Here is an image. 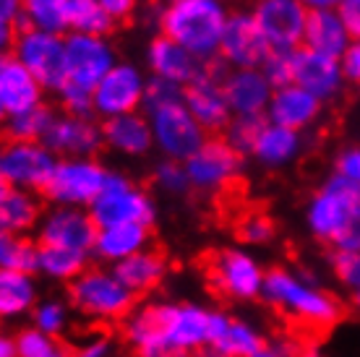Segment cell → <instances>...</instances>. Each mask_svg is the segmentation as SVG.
<instances>
[{"instance_id":"cell-1","label":"cell","mask_w":360,"mask_h":357,"mask_svg":"<svg viewBox=\"0 0 360 357\" xmlns=\"http://www.w3.org/2000/svg\"><path fill=\"white\" fill-rule=\"evenodd\" d=\"M212 318L214 308L196 300H149L123 321V342L136 357H198Z\"/></svg>"},{"instance_id":"cell-2","label":"cell","mask_w":360,"mask_h":357,"mask_svg":"<svg viewBox=\"0 0 360 357\" xmlns=\"http://www.w3.org/2000/svg\"><path fill=\"white\" fill-rule=\"evenodd\" d=\"M262 300L288 321L311 331H326L342 318V303L311 274L290 266L266 268Z\"/></svg>"},{"instance_id":"cell-3","label":"cell","mask_w":360,"mask_h":357,"mask_svg":"<svg viewBox=\"0 0 360 357\" xmlns=\"http://www.w3.org/2000/svg\"><path fill=\"white\" fill-rule=\"evenodd\" d=\"M233 11L225 0H170L157 11V34L186 47L201 63H212L219 55L222 34Z\"/></svg>"},{"instance_id":"cell-4","label":"cell","mask_w":360,"mask_h":357,"mask_svg":"<svg viewBox=\"0 0 360 357\" xmlns=\"http://www.w3.org/2000/svg\"><path fill=\"white\" fill-rule=\"evenodd\" d=\"M65 300L76 316L91 323H123L139 305V297L105 264L89 266L73 279L65 287Z\"/></svg>"},{"instance_id":"cell-5","label":"cell","mask_w":360,"mask_h":357,"mask_svg":"<svg viewBox=\"0 0 360 357\" xmlns=\"http://www.w3.org/2000/svg\"><path fill=\"white\" fill-rule=\"evenodd\" d=\"M89 214L97 227H112V224H146V227H152L157 219V201L136 180H131L123 172L110 170L105 188L91 201Z\"/></svg>"},{"instance_id":"cell-6","label":"cell","mask_w":360,"mask_h":357,"mask_svg":"<svg viewBox=\"0 0 360 357\" xmlns=\"http://www.w3.org/2000/svg\"><path fill=\"white\" fill-rule=\"evenodd\" d=\"M360 206V186L340 178L332 172L316 188L306 204V230L319 242L332 245L334 238L342 233L355 209Z\"/></svg>"},{"instance_id":"cell-7","label":"cell","mask_w":360,"mask_h":357,"mask_svg":"<svg viewBox=\"0 0 360 357\" xmlns=\"http://www.w3.org/2000/svg\"><path fill=\"white\" fill-rule=\"evenodd\" d=\"M266 266L245 248H222L209 261V285L219 297L233 303L262 300Z\"/></svg>"},{"instance_id":"cell-8","label":"cell","mask_w":360,"mask_h":357,"mask_svg":"<svg viewBox=\"0 0 360 357\" xmlns=\"http://www.w3.org/2000/svg\"><path fill=\"white\" fill-rule=\"evenodd\" d=\"M110 178L97 157H63L58 160L53 178L47 180L42 196L50 206H82L89 209Z\"/></svg>"},{"instance_id":"cell-9","label":"cell","mask_w":360,"mask_h":357,"mask_svg":"<svg viewBox=\"0 0 360 357\" xmlns=\"http://www.w3.org/2000/svg\"><path fill=\"white\" fill-rule=\"evenodd\" d=\"M117 60H120L117 47L110 37L68 32L65 34V79L60 86L94 94V86L108 76V71Z\"/></svg>"},{"instance_id":"cell-10","label":"cell","mask_w":360,"mask_h":357,"mask_svg":"<svg viewBox=\"0 0 360 357\" xmlns=\"http://www.w3.org/2000/svg\"><path fill=\"white\" fill-rule=\"evenodd\" d=\"M149 73L134 60H117L91 94V115L99 120L131 115L144 110Z\"/></svg>"},{"instance_id":"cell-11","label":"cell","mask_w":360,"mask_h":357,"mask_svg":"<svg viewBox=\"0 0 360 357\" xmlns=\"http://www.w3.org/2000/svg\"><path fill=\"white\" fill-rule=\"evenodd\" d=\"M11 58H16L50 94H55L65 79V34L18 27Z\"/></svg>"},{"instance_id":"cell-12","label":"cell","mask_w":360,"mask_h":357,"mask_svg":"<svg viewBox=\"0 0 360 357\" xmlns=\"http://www.w3.org/2000/svg\"><path fill=\"white\" fill-rule=\"evenodd\" d=\"M243 154H238L222 136H207V141L186 160L191 190L198 193H222L233 188L243 175Z\"/></svg>"},{"instance_id":"cell-13","label":"cell","mask_w":360,"mask_h":357,"mask_svg":"<svg viewBox=\"0 0 360 357\" xmlns=\"http://www.w3.org/2000/svg\"><path fill=\"white\" fill-rule=\"evenodd\" d=\"M146 117H149V125H152L154 149L162 154L165 160L186 162L209 136L196 123V117L188 112L183 99L149 110Z\"/></svg>"},{"instance_id":"cell-14","label":"cell","mask_w":360,"mask_h":357,"mask_svg":"<svg viewBox=\"0 0 360 357\" xmlns=\"http://www.w3.org/2000/svg\"><path fill=\"white\" fill-rule=\"evenodd\" d=\"M58 157L45 141H6L0 143V175L8 188L42 193L53 178Z\"/></svg>"},{"instance_id":"cell-15","label":"cell","mask_w":360,"mask_h":357,"mask_svg":"<svg viewBox=\"0 0 360 357\" xmlns=\"http://www.w3.org/2000/svg\"><path fill=\"white\" fill-rule=\"evenodd\" d=\"M225 65L219 60H212L204 65V71L196 81H191L188 86L183 89V102L196 123L207 131L209 136L225 131L227 123L233 120V110L227 105L225 97V86H222V79H225Z\"/></svg>"},{"instance_id":"cell-16","label":"cell","mask_w":360,"mask_h":357,"mask_svg":"<svg viewBox=\"0 0 360 357\" xmlns=\"http://www.w3.org/2000/svg\"><path fill=\"white\" fill-rule=\"evenodd\" d=\"M97 224L91 219L89 209L82 206H47L39 224H37V242L55 245V248H71L89 253L97 240Z\"/></svg>"},{"instance_id":"cell-17","label":"cell","mask_w":360,"mask_h":357,"mask_svg":"<svg viewBox=\"0 0 360 357\" xmlns=\"http://www.w3.org/2000/svg\"><path fill=\"white\" fill-rule=\"evenodd\" d=\"M251 13L271 50L292 53L303 47L308 8L300 0H256Z\"/></svg>"},{"instance_id":"cell-18","label":"cell","mask_w":360,"mask_h":357,"mask_svg":"<svg viewBox=\"0 0 360 357\" xmlns=\"http://www.w3.org/2000/svg\"><path fill=\"white\" fill-rule=\"evenodd\" d=\"M269 53V42L264 39L262 29H259L251 11H233L227 18L217 60L225 68H262Z\"/></svg>"},{"instance_id":"cell-19","label":"cell","mask_w":360,"mask_h":357,"mask_svg":"<svg viewBox=\"0 0 360 357\" xmlns=\"http://www.w3.org/2000/svg\"><path fill=\"white\" fill-rule=\"evenodd\" d=\"M45 143L58 160H63V157H97L105 149L102 123L94 115L58 112L45 136Z\"/></svg>"},{"instance_id":"cell-20","label":"cell","mask_w":360,"mask_h":357,"mask_svg":"<svg viewBox=\"0 0 360 357\" xmlns=\"http://www.w3.org/2000/svg\"><path fill=\"white\" fill-rule=\"evenodd\" d=\"M292 84L311 91L324 105L334 102L347 86L340 68V58L314 53L308 47H297L292 53Z\"/></svg>"},{"instance_id":"cell-21","label":"cell","mask_w":360,"mask_h":357,"mask_svg":"<svg viewBox=\"0 0 360 357\" xmlns=\"http://www.w3.org/2000/svg\"><path fill=\"white\" fill-rule=\"evenodd\" d=\"M264 342L266 339H264L262 329L253 321H245V318H238L227 311L214 308L209 344L198 352V357H251Z\"/></svg>"},{"instance_id":"cell-22","label":"cell","mask_w":360,"mask_h":357,"mask_svg":"<svg viewBox=\"0 0 360 357\" xmlns=\"http://www.w3.org/2000/svg\"><path fill=\"white\" fill-rule=\"evenodd\" d=\"M207 63H201L196 55H191L186 47L167 39L165 34H154L144 50V68L149 76L162 81H172L178 86H188L204 71Z\"/></svg>"},{"instance_id":"cell-23","label":"cell","mask_w":360,"mask_h":357,"mask_svg":"<svg viewBox=\"0 0 360 357\" xmlns=\"http://www.w3.org/2000/svg\"><path fill=\"white\" fill-rule=\"evenodd\" d=\"M222 86L233 117H266L274 86L262 68H227Z\"/></svg>"},{"instance_id":"cell-24","label":"cell","mask_w":360,"mask_h":357,"mask_svg":"<svg viewBox=\"0 0 360 357\" xmlns=\"http://www.w3.org/2000/svg\"><path fill=\"white\" fill-rule=\"evenodd\" d=\"M324 108H326L324 102L316 99L314 94L306 91L303 86L285 84V86H277L274 94H271L269 110H266V120L306 134V131H311V128L321 120Z\"/></svg>"},{"instance_id":"cell-25","label":"cell","mask_w":360,"mask_h":357,"mask_svg":"<svg viewBox=\"0 0 360 357\" xmlns=\"http://www.w3.org/2000/svg\"><path fill=\"white\" fill-rule=\"evenodd\" d=\"M102 141L108 152H112L115 157H126V160H141L154 152L152 125L144 110L102 120Z\"/></svg>"},{"instance_id":"cell-26","label":"cell","mask_w":360,"mask_h":357,"mask_svg":"<svg viewBox=\"0 0 360 357\" xmlns=\"http://www.w3.org/2000/svg\"><path fill=\"white\" fill-rule=\"evenodd\" d=\"M306 152V134L277 123H264L262 134L251 149V160L264 170H285Z\"/></svg>"},{"instance_id":"cell-27","label":"cell","mask_w":360,"mask_h":357,"mask_svg":"<svg viewBox=\"0 0 360 357\" xmlns=\"http://www.w3.org/2000/svg\"><path fill=\"white\" fill-rule=\"evenodd\" d=\"M45 97L47 89L16 58L6 55L0 60V105L8 115L39 108V105H45Z\"/></svg>"},{"instance_id":"cell-28","label":"cell","mask_w":360,"mask_h":357,"mask_svg":"<svg viewBox=\"0 0 360 357\" xmlns=\"http://www.w3.org/2000/svg\"><path fill=\"white\" fill-rule=\"evenodd\" d=\"M146 248H152V227H146V224H112V227H99L97 230L91 256L105 266H115V264L131 259Z\"/></svg>"},{"instance_id":"cell-29","label":"cell","mask_w":360,"mask_h":357,"mask_svg":"<svg viewBox=\"0 0 360 357\" xmlns=\"http://www.w3.org/2000/svg\"><path fill=\"white\" fill-rule=\"evenodd\" d=\"M37 303H39L37 274L16 271V268H0V323L27 318V316H32Z\"/></svg>"},{"instance_id":"cell-30","label":"cell","mask_w":360,"mask_h":357,"mask_svg":"<svg viewBox=\"0 0 360 357\" xmlns=\"http://www.w3.org/2000/svg\"><path fill=\"white\" fill-rule=\"evenodd\" d=\"M350 42H352L350 29H347L345 18L340 16L337 8L308 11L303 47L314 50V53L329 55V58H340Z\"/></svg>"},{"instance_id":"cell-31","label":"cell","mask_w":360,"mask_h":357,"mask_svg":"<svg viewBox=\"0 0 360 357\" xmlns=\"http://www.w3.org/2000/svg\"><path fill=\"white\" fill-rule=\"evenodd\" d=\"M112 271H115L117 277H120V282H123L136 297H141V295L154 292V290L167 279L170 264H167L162 250L146 248V250H141V253L131 256V259L115 264Z\"/></svg>"},{"instance_id":"cell-32","label":"cell","mask_w":360,"mask_h":357,"mask_svg":"<svg viewBox=\"0 0 360 357\" xmlns=\"http://www.w3.org/2000/svg\"><path fill=\"white\" fill-rule=\"evenodd\" d=\"M89 253L71 248H55V245H39L37 242V266L34 274L53 285H71L76 277H82L84 271L91 266Z\"/></svg>"},{"instance_id":"cell-33","label":"cell","mask_w":360,"mask_h":357,"mask_svg":"<svg viewBox=\"0 0 360 357\" xmlns=\"http://www.w3.org/2000/svg\"><path fill=\"white\" fill-rule=\"evenodd\" d=\"M42 201L39 193L8 188V193L0 201V230L13 235H29L37 230L42 216Z\"/></svg>"},{"instance_id":"cell-34","label":"cell","mask_w":360,"mask_h":357,"mask_svg":"<svg viewBox=\"0 0 360 357\" xmlns=\"http://www.w3.org/2000/svg\"><path fill=\"white\" fill-rule=\"evenodd\" d=\"M71 0H21V27L68 34Z\"/></svg>"},{"instance_id":"cell-35","label":"cell","mask_w":360,"mask_h":357,"mask_svg":"<svg viewBox=\"0 0 360 357\" xmlns=\"http://www.w3.org/2000/svg\"><path fill=\"white\" fill-rule=\"evenodd\" d=\"M55 115H58V110H53L45 102V105L32 108L27 112L8 115V120L3 125V134H6L8 141H45Z\"/></svg>"},{"instance_id":"cell-36","label":"cell","mask_w":360,"mask_h":357,"mask_svg":"<svg viewBox=\"0 0 360 357\" xmlns=\"http://www.w3.org/2000/svg\"><path fill=\"white\" fill-rule=\"evenodd\" d=\"M117 21L110 16L94 0H71L68 11V32L91 37H110L115 32Z\"/></svg>"},{"instance_id":"cell-37","label":"cell","mask_w":360,"mask_h":357,"mask_svg":"<svg viewBox=\"0 0 360 357\" xmlns=\"http://www.w3.org/2000/svg\"><path fill=\"white\" fill-rule=\"evenodd\" d=\"M71 316L73 311L65 297H39V303L34 305L29 318H32V326L39 329L42 334L63 339V334L71 326Z\"/></svg>"},{"instance_id":"cell-38","label":"cell","mask_w":360,"mask_h":357,"mask_svg":"<svg viewBox=\"0 0 360 357\" xmlns=\"http://www.w3.org/2000/svg\"><path fill=\"white\" fill-rule=\"evenodd\" d=\"M37 266V242L27 235H13L0 230V268L32 271Z\"/></svg>"},{"instance_id":"cell-39","label":"cell","mask_w":360,"mask_h":357,"mask_svg":"<svg viewBox=\"0 0 360 357\" xmlns=\"http://www.w3.org/2000/svg\"><path fill=\"white\" fill-rule=\"evenodd\" d=\"M18 357H71V347L60 337L42 334L34 326H27L16 334Z\"/></svg>"},{"instance_id":"cell-40","label":"cell","mask_w":360,"mask_h":357,"mask_svg":"<svg viewBox=\"0 0 360 357\" xmlns=\"http://www.w3.org/2000/svg\"><path fill=\"white\" fill-rule=\"evenodd\" d=\"M152 186L165 193V196H186L191 190V180L188 172H186V162L178 160H160L152 167Z\"/></svg>"},{"instance_id":"cell-41","label":"cell","mask_w":360,"mask_h":357,"mask_svg":"<svg viewBox=\"0 0 360 357\" xmlns=\"http://www.w3.org/2000/svg\"><path fill=\"white\" fill-rule=\"evenodd\" d=\"M264 123H266V117H238L235 115L227 128L222 131V138H225L230 146H233L238 154H243V157H251V149L259 134H262Z\"/></svg>"},{"instance_id":"cell-42","label":"cell","mask_w":360,"mask_h":357,"mask_svg":"<svg viewBox=\"0 0 360 357\" xmlns=\"http://www.w3.org/2000/svg\"><path fill=\"white\" fill-rule=\"evenodd\" d=\"M238 238H240L243 245L262 248V245H269L277 238V224L264 212H251V214H245L238 222Z\"/></svg>"},{"instance_id":"cell-43","label":"cell","mask_w":360,"mask_h":357,"mask_svg":"<svg viewBox=\"0 0 360 357\" xmlns=\"http://www.w3.org/2000/svg\"><path fill=\"white\" fill-rule=\"evenodd\" d=\"M329 268L337 285L347 290V292H358L360 290V250H332L329 256Z\"/></svg>"},{"instance_id":"cell-44","label":"cell","mask_w":360,"mask_h":357,"mask_svg":"<svg viewBox=\"0 0 360 357\" xmlns=\"http://www.w3.org/2000/svg\"><path fill=\"white\" fill-rule=\"evenodd\" d=\"M180 99H183V86L172 84V81L149 76L144 91V112H149L154 108H162V105H170V102H180Z\"/></svg>"},{"instance_id":"cell-45","label":"cell","mask_w":360,"mask_h":357,"mask_svg":"<svg viewBox=\"0 0 360 357\" xmlns=\"http://www.w3.org/2000/svg\"><path fill=\"white\" fill-rule=\"evenodd\" d=\"M292 53H288V50H271L269 58L264 60L262 71L271 81L274 89L285 86V84H292Z\"/></svg>"},{"instance_id":"cell-46","label":"cell","mask_w":360,"mask_h":357,"mask_svg":"<svg viewBox=\"0 0 360 357\" xmlns=\"http://www.w3.org/2000/svg\"><path fill=\"white\" fill-rule=\"evenodd\" d=\"M71 357H117V344L110 334H91L71 349Z\"/></svg>"},{"instance_id":"cell-47","label":"cell","mask_w":360,"mask_h":357,"mask_svg":"<svg viewBox=\"0 0 360 357\" xmlns=\"http://www.w3.org/2000/svg\"><path fill=\"white\" fill-rule=\"evenodd\" d=\"M334 172H337L340 178L360 186V143H352V146H347V149H342V152L337 154Z\"/></svg>"},{"instance_id":"cell-48","label":"cell","mask_w":360,"mask_h":357,"mask_svg":"<svg viewBox=\"0 0 360 357\" xmlns=\"http://www.w3.org/2000/svg\"><path fill=\"white\" fill-rule=\"evenodd\" d=\"M340 68H342L345 84L360 86V39H352L340 55Z\"/></svg>"},{"instance_id":"cell-49","label":"cell","mask_w":360,"mask_h":357,"mask_svg":"<svg viewBox=\"0 0 360 357\" xmlns=\"http://www.w3.org/2000/svg\"><path fill=\"white\" fill-rule=\"evenodd\" d=\"M334 250H360V206L355 209V214L347 219L342 227V233L334 238L332 242Z\"/></svg>"},{"instance_id":"cell-50","label":"cell","mask_w":360,"mask_h":357,"mask_svg":"<svg viewBox=\"0 0 360 357\" xmlns=\"http://www.w3.org/2000/svg\"><path fill=\"white\" fill-rule=\"evenodd\" d=\"M297 349H300V344L295 339L279 337V339H266L251 357H295Z\"/></svg>"},{"instance_id":"cell-51","label":"cell","mask_w":360,"mask_h":357,"mask_svg":"<svg viewBox=\"0 0 360 357\" xmlns=\"http://www.w3.org/2000/svg\"><path fill=\"white\" fill-rule=\"evenodd\" d=\"M94 3H99L110 16L115 18L117 24H123V21H128V18H134L139 6H141V0H94Z\"/></svg>"},{"instance_id":"cell-52","label":"cell","mask_w":360,"mask_h":357,"mask_svg":"<svg viewBox=\"0 0 360 357\" xmlns=\"http://www.w3.org/2000/svg\"><path fill=\"white\" fill-rule=\"evenodd\" d=\"M340 16L345 18V24L350 29L352 39H360V0H340Z\"/></svg>"},{"instance_id":"cell-53","label":"cell","mask_w":360,"mask_h":357,"mask_svg":"<svg viewBox=\"0 0 360 357\" xmlns=\"http://www.w3.org/2000/svg\"><path fill=\"white\" fill-rule=\"evenodd\" d=\"M0 27H21V0H0Z\"/></svg>"},{"instance_id":"cell-54","label":"cell","mask_w":360,"mask_h":357,"mask_svg":"<svg viewBox=\"0 0 360 357\" xmlns=\"http://www.w3.org/2000/svg\"><path fill=\"white\" fill-rule=\"evenodd\" d=\"M0 357H18L16 334H6V331H0Z\"/></svg>"},{"instance_id":"cell-55","label":"cell","mask_w":360,"mask_h":357,"mask_svg":"<svg viewBox=\"0 0 360 357\" xmlns=\"http://www.w3.org/2000/svg\"><path fill=\"white\" fill-rule=\"evenodd\" d=\"M13 37H16V29L0 27V58L11 55V47H13Z\"/></svg>"},{"instance_id":"cell-56","label":"cell","mask_w":360,"mask_h":357,"mask_svg":"<svg viewBox=\"0 0 360 357\" xmlns=\"http://www.w3.org/2000/svg\"><path fill=\"white\" fill-rule=\"evenodd\" d=\"M308 11H324V8H337L340 0H300Z\"/></svg>"},{"instance_id":"cell-57","label":"cell","mask_w":360,"mask_h":357,"mask_svg":"<svg viewBox=\"0 0 360 357\" xmlns=\"http://www.w3.org/2000/svg\"><path fill=\"white\" fill-rule=\"evenodd\" d=\"M295 357H326L319 347H300L295 352Z\"/></svg>"},{"instance_id":"cell-58","label":"cell","mask_w":360,"mask_h":357,"mask_svg":"<svg viewBox=\"0 0 360 357\" xmlns=\"http://www.w3.org/2000/svg\"><path fill=\"white\" fill-rule=\"evenodd\" d=\"M6 193H8V183L3 180V175H0V201H3V196H6Z\"/></svg>"},{"instance_id":"cell-59","label":"cell","mask_w":360,"mask_h":357,"mask_svg":"<svg viewBox=\"0 0 360 357\" xmlns=\"http://www.w3.org/2000/svg\"><path fill=\"white\" fill-rule=\"evenodd\" d=\"M6 120H8V112H6V110H3V105H0V131H3Z\"/></svg>"},{"instance_id":"cell-60","label":"cell","mask_w":360,"mask_h":357,"mask_svg":"<svg viewBox=\"0 0 360 357\" xmlns=\"http://www.w3.org/2000/svg\"><path fill=\"white\" fill-rule=\"evenodd\" d=\"M352 305H355V311L360 313V290L355 292V295H352Z\"/></svg>"},{"instance_id":"cell-61","label":"cell","mask_w":360,"mask_h":357,"mask_svg":"<svg viewBox=\"0 0 360 357\" xmlns=\"http://www.w3.org/2000/svg\"><path fill=\"white\" fill-rule=\"evenodd\" d=\"M167 3H170V0H167Z\"/></svg>"},{"instance_id":"cell-62","label":"cell","mask_w":360,"mask_h":357,"mask_svg":"<svg viewBox=\"0 0 360 357\" xmlns=\"http://www.w3.org/2000/svg\"><path fill=\"white\" fill-rule=\"evenodd\" d=\"M0 60H3V58H0Z\"/></svg>"}]
</instances>
